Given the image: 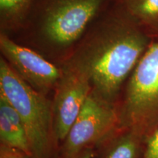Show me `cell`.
Returning a JSON list of instances; mask_svg holds the SVG:
<instances>
[{"instance_id":"cell-5","label":"cell","mask_w":158,"mask_h":158,"mask_svg":"<svg viewBox=\"0 0 158 158\" xmlns=\"http://www.w3.org/2000/svg\"><path fill=\"white\" fill-rule=\"evenodd\" d=\"M117 130H119L118 106L91 91L62 142V158H73L84 150L92 149Z\"/></svg>"},{"instance_id":"cell-8","label":"cell","mask_w":158,"mask_h":158,"mask_svg":"<svg viewBox=\"0 0 158 158\" xmlns=\"http://www.w3.org/2000/svg\"><path fill=\"white\" fill-rule=\"evenodd\" d=\"M0 140L1 145L14 149L31 157L27 131L19 114L5 97L0 94Z\"/></svg>"},{"instance_id":"cell-1","label":"cell","mask_w":158,"mask_h":158,"mask_svg":"<svg viewBox=\"0 0 158 158\" xmlns=\"http://www.w3.org/2000/svg\"><path fill=\"white\" fill-rule=\"evenodd\" d=\"M152 41L120 2L114 0L94 20L65 63L87 77L94 94L116 104Z\"/></svg>"},{"instance_id":"cell-3","label":"cell","mask_w":158,"mask_h":158,"mask_svg":"<svg viewBox=\"0 0 158 158\" xmlns=\"http://www.w3.org/2000/svg\"><path fill=\"white\" fill-rule=\"evenodd\" d=\"M118 108L120 131L145 143L158 128V40L152 41L127 79Z\"/></svg>"},{"instance_id":"cell-9","label":"cell","mask_w":158,"mask_h":158,"mask_svg":"<svg viewBox=\"0 0 158 158\" xmlns=\"http://www.w3.org/2000/svg\"><path fill=\"white\" fill-rule=\"evenodd\" d=\"M138 27L152 41L158 40V0H118Z\"/></svg>"},{"instance_id":"cell-4","label":"cell","mask_w":158,"mask_h":158,"mask_svg":"<svg viewBox=\"0 0 158 158\" xmlns=\"http://www.w3.org/2000/svg\"><path fill=\"white\" fill-rule=\"evenodd\" d=\"M0 94L22 120L30 145L31 158H48L54 138L52 100L24 81L2 56Z\"/></svg>"},{"instance_id":"cell-2","label":"cell","mask_w":158,"mask_h":158,"mask_svg":"<svg viewBox=\"0 0 158 158\" xmlns=\"http://www.w3.org/2000/svg\"><path fill=\"white\" fill-rule=\"evenodd\" d=\"M114 0H33L10 37L58 66L65 63L94 20Z\"/></svg>"},{"instance_id":"cell-12","label":"cell","mask_w":158,"mask_h":158,"mask_svg":"<svg viewBox=\"0 0 158 158\" xmlns=\"http://www.w3.org/2000/svg\"><path fill=\"white\" fill-rule=\"evenodd\" d=\"M140 158H158V128L145 141Z\"/></svg>"},{"instance_id":"cell-7","label":"cell","mask_w":158,"mask_h":158,"mask_svg":"<svg viewBox=\"0 0 158 158\" xmlns=\"http://www.w3.org/2000/svg\"><path fill=\"white\" fill-rule=\"evenodd\" d=\"M62 76L52 100L54 139L63 142L92 91L87 77L68 63L61 65Z\"/></svg>"},{"instance_id":"cell-13","label":"cell","mask_w":158,"mask_h":158,"mask_svg":"<svg viewBox=\"0 0 158 158\" xmlns=\"http://www.w3.org/2000/svg\"><path fill=\"white\" fill-rule=\"evenodd\" d=\"M0 152V158H29L21 152L3 145H1Z\"/></svg>"},{"instance_id":"cell-6","label":"cell","mask_w":158,"mask_h":158,"mask_svg":"<svg viewBox=\"0 0 158 158\" xmlns=\"http://www.w3.org/2000/svg\"><path fill=\"white\" fill-rule=\"evenodd\" d=\"M0 52L15 73L33 89L46 96L54 92L62 76L60 66L4 33H0Z\"/></svg>"},{"instance_id":"cell-14","label":"cell","mask_w":158,"mask_h":158,"mask_svg":"<svg viewBox=\"0 0 158 158\" xmlns=\"http://www.w3.org/2000/svg\"><path fill=\"white\" fill-rule=\"evenodd\" d=\"M94 157V152L92 151V149H87L84 151L79 153L78 155L75 156L73 158H93Z\"/></svg>"},{"instance_id":"cell-11","label":"cell","mask_w":158,"mask_h":158,"mask_svg":"<svg viewBox=\"0 0 158 158\" xmlns=\"http://www.w3.org/2000/svg\"><path fill=\"white\" fill-rule=\"evenodd\" d=\"M144 142L130 131H121L108 148L103 158H138L142 154Z\"/></svg>"},{"instance_id":"cell-10","label":"cell","mask_w":158,"mask_h":158,"mask_svg":"<svg viewBox=\"0 0 158 158\" xmlns=\"http://www.w3.org/2000/svg\"><path fill=\"white\" fill-rule=\"evenodd\" d=\"M33 0H0V33L10 37L22 27Z\"/></svg>"}]
</instances>
